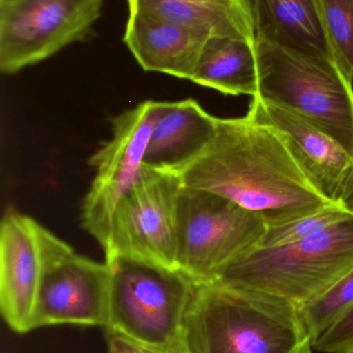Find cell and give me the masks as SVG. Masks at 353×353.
I'll list each match as a JSON object with an SVG mask.
<instances>
[{
  "instance_id": "cell-1",
  "label": "cell",
  "mask_w": 353,
  "mask_h": 353,
  "mask_svg": "<svg viewBox=\"0 0 353 353\" xmlns=\"http://www.w3.org/2000/svg\"><path fill=\"white\" fill-rule=\"evenodd\" d=\"M217 124L211 144L180 174L184 186L226 197L267 228L335 205L313 188L275 130L248 115Z\"/></svg>"
},
{
  "instance_id": "cell-2",
  "label": "cell",
  "mask_w": 353,
  "mask_h": 353,
  "mask_svg": "<svg viewBox=\"0 0 353 353\" xmlns=\"http://www.w3.org/2000/svg\"><path fill=\"white\" fill-rule=\"evenodd\" d=\"M309 341L296 305L219 284L199 282L184 321V353H300Z\"/></svg>"
},
{
  "instance_id": "cell-3",
  "label": "cell",
  "mask_w": 353,
  "mask_h": 353,
  "mask_svg": "<svg viewBox=\"0 0 353 353\" xmlns=\"http://www.w3.org/2000/svg\"><path fill=\"white\" fill-rule=\"evenodd\" d=\"M353 268V216L312 238L256 248L228 263L211 282L253 290L303 306Z\"/></svg>"
},
{
  "instance_id": "cell-4",
  "label": "cell",
  "mask_w": 353,
  "mask_h": 353,
  "mask_svg": "<svg viewBox=\"0 0 353 353\" xmlns=\"http://www.w3.org/2000/svg\"><path fill=\"white\" fill-rule=\"evenodd\" d=\"M105 261L111 270L107 333L184 353V321L199 282L180 270L140 259Z\"/></svg>"
},
{
  "instance_id": "cell-5",
  "label": "cell",
  "mask_w": 353,
  "mask_h": 353,
  "mask_svg": "<svg viewBox=\"0 0 353 353\" xmlns=\"http://www.w3.org/2000/svg\"><path fill=\"white\" fill-rule=\"evenodd\" d=\"M258 93L265 103L300 116L353 157V88L332 60L256 37Z\"/></svg>"
},
{
  "instance_id": "cell-6",
  "label": "cell",
  "mask_w": 353,
  "mask_h": 353,
  "mask_svg": "<svg viewBox=\"0 0 353 353\" xmlns=\"http://www.w3.org/2000/svg\"><path fill=\"white\" fill-rule=\"evenodd\" d=\"M176 268L198 282L258 248L267 225L234 201L182 185L178 209Z\"/></svg>"
},
{
  "instance_id": "cell-7",
  "label": "cell",
  "mask_w": 353,
  "mask_h": 353,
  "mask_svg": "<svg viewBox=\"0 0 353 353\" xmlns=\"http://www.w3.org/2000/svg\"><path fill=\"white\" fill-rule=\"evenodd\" d=\"M41 278L33 330L55 325L107 327L111 270L77 253L37 223Z\"/></svg>"
},
{
  "instance_id": "cell-8",
  "label": "cell",
  "mask_w": 353,
  "mask_h": 353,
  "mask_svg": "<svg viewBox=\"0 0 353 353\" xmlns=\"http://www.w3.org/2000/svg\"><path fill=\"white\" fill-rule=\"evenodd\" d=\"M180 176L143 168L112 214L105 261L126 257L176 268Z\"/></svg>"
},
{
  "instance_id": "cell-9",
  "label": "cell",
  "mask_w": 353,
  "mask_h": 353,
  "mask_svg": "<svg viewBox=\"0 0 353 353\" xmlns=\"http://www.w3.org/2000/svg\"><path fill=\"white\" fill-rule=\"evenodd\" d=\"M105 0L0 1V70L14 74L84 41Z\"/></svg>"
},
{
  "instance_id": "cell-10",
  "label": "cell",
  "mask_w": 353,
  "mask_h": 353,
  "mask_svg": "<svg viewBox=\"0 0 353 353\" xmlns=\"http://www.w3.org/2000/svg\"><path fill=\"white\" fill-rule=\"evenodd\" d=\"M153 101H143L112 120V137L91 157L95 175L82 205V228L103 248L112 214L143 171L153 126Z\"/></svg>"
},
{
  "instance_id": "cell-11",
  "label": "cell",
  "mask_w": 353,
  "mask_h": 353,
  "mask_svg": "<svg viewBox=\"0 0 353 353\" xmlns=\"http://www.w3.org/2000/svg\"><path fill=\"white\" fill-rule=\"evenodd\" d=\"M247 115L275 130L313 188L340 203L353 174V157L331 137L300 116L252 97Z\"/></svg>"
},
{
  "instance_id": "cell-12",
  "label": "cell",
  "mask_w": 353,
  "mask_h": 353,
  "mask_svg": "<svg viewBox=\"0 0 353 353\" xmlns=\"http://www.w3.org/2000/svg\"><path fill=\"white\" fill-rule=\"evenodd\" d=\"M35 219L8 209L0 228V308L18 334L33 330L41 278V253Z\"/></svg>"
},
{
  "instance_id": "cell-13",
  "label": "cell",
  "mask_w": 353,
  "mask_h": 353,
  "mask_svg": "<svg viewBox=\"0 0 353 353\" xmlns=\"http://www.w3.org/2000/svg\"><path fill=\"white\" fill-rule=\"evenodd\" d=\"M217 119L193 99L153 101V126L143 167L180 176L215 138Z\"/></svg>"
},
{
  "instance_id": "cell-14",
  "label": "cell",
  "mask_w": 353,
  "mask_h": 353,
  "mask_svg": "<svg viewBox=\"0 0 353 353\" xmlns=\"http://www.w3.org/2000/svg\"><path fill=\"white\" fill-rule=\"evenodd\" d=\"M209 35L144 12H128L124 41L141 68L191 80Z\"/></svg>"
},
{
  "instance_id": "cell-15",
  "label": "cell",
  "mask_w": 353,
  "mask_h": 353,
  "mask_svg": "<svg viewBox=\"0 0 353 353\" xmlns=\"http://www.w3.org/2000/svg\"><path fill=\"white\" fill-rule=\"evenodd\" d=\"M253 10L256 37L334 61L319 0H253Z\"/></svg>"
},
{
  "instance_id": "cell-16",
  "label": "cell",
  "mask_w": 353,
  "mask_h": 353,
  "mask_svg": "<svg viewBox=\"0 0 353 353\" xmlns=\"http://www.w3.org/2000/svg\"><path fill=\"white\" fill-rule=\"evenodd\" d=\"M190 81L225 95L256 97L258 72L255 43L240 37H211Z\"/></svg>"
},
{
  "instance_id": "cell-17",
  "label": "cell",
  "mask_w": 353,
  "mask_h": 353,
  "mask_svg": "<svg viewBox=\"0 0 353 353\" xmlns=\"http://www.w3.org/2000/svg\"><path fill=\"white\" fill-rule=\"evenodd\" d=\"M128 12H144L201 31L209 37L256 41L255 21L211 0H128Z\"/></svg>"
},
{
  "instance_id": "cell-18",
  "label": "cell",
  "mask_w": 353,
  "mask_h": 353,
  "mask_svg": "<svg viewBox=\"0 0 353 353\" xmlns=\"http://www.w3.org/2000/svg\"><path fill=\"white\" fill-rule=\"evenodd\" d=\"M353 306V268L318 298L298 307L300 319L314 341Z\"/></svg>"
},
{
  "instance_id": "cell-19",
  "label": "cell",
  "mask_w": 353,
  "mask_h": 353,
  "mask_svg": "<svg viewBox=\"0 0 353 353\" xmlns=\"http://www.w3.org/2000/svg\"><path fill=\"white\" fill-rule=\"evenodd\" d=\"M334 61L353 82V0H319Z\"/></svg>"
},
{
  "instance_id": "cell-20",
  "label": "cell",
  "mask_w": 353,
  "mask_h": 353,
  "mask_svg": "<svg viewBox=\"0 0 353 353\" xmlns=\"http://www.w3.org/2000/svg\"><path fill=\"white\" fill-rule=\"evenodd\" d=\"M352 216V214L345 208L340 203H335L294 221L267 228L258 248L284 246L307 240Z\"/></svg>"
},
{
  "instance_id": "cell-21",
  "label": "cell",
  "mask_w": 353,
  "mask_h": 353,
  "mask_svg": "<svg viewBox=\"0 0 353 353\" xmlns=\"http://www.w3.org/2000/svg\"><path fill=\"white\" fill-rule=\"evenodd\" d=\"M353 345V306L312 342L313 350L342 353Z\"/></svg>"
},
{
  "instance_id": "cell-22",
  "label": "cell",
  "mask_w": 353,
  "mask_h": 353,
  "mask_svg": "<svg viewBox=\"0 0 353 353\" xmlns=\"http://www.w3.org/2000/svg\"><path fill=\"white\" fill-rule=\"evenodd\" d=\"M108 350L109 353H166L112 333H108Z\"/></svg>"
},
{
  "instance_id": "cell-23",
  "label": "cell",
  "mask_w": 353,
  "mask_h": 353,
  "mask_svg": "<svg viewBox=\"0 0 353 353\" xmlns=\"http://www.w3.org/2000/svg\"><path fill=\"white\" fill-rule=\"evenodd\" d=\"M211 1L227 6L238 14L255 21L253 0H211Z\"/></svg>"
},
{
  "instance_id": "cell-24",
  "label": "cell",
  "mask_w": 353,
  "mask_h": 353,
  "mask_svg": "<svg viewBox=\"0 0 353 353\" xmlns=\"http://www.w3.org/2000/svg\"><path fill=\"white\" fill-rule=\"evenodd\" d=\"M340 205L345 208L348 212L353 215V174L342 193L341 199H340Z\"/></svg>"
},
{
  "instance_id": "cell-25",
  "label": "cell",
  "mask_w": 353,
  "mask_h": 353,
  "mask_svg": "<svg viewBox=\"0 0 353 353\" xmlns=\"http://www.w3.org/2000/svg\"><path fill=\"white\" fill-rule=\"evenodd\" d=\"M313 347H312V342L309 341L306 345L303 348L302 352L300 353H312Z\"/></svg>"
},
{
  "instance_id": "cell-26",
  "label": "cell",
  "mask_w": 353,
  "mask_h": 353,
  "mask_svg": "<svg viewBox=\"0 0 353 353\" xmlns=\"http://www.w3.org/2000/svg\"><path fill=\"white\" fill-rule=\"evenodd\" d=\"M342 353H353V345L352 347L347 348V350H345V352H343Z\"/></svg>"
},
{
  "instance_id": "cell-27",
  "label": "cell",
  "mask_w": 353,
  "mask_h": 353,
  "mask_svg": "<svg viewBox=\"0 0 353 353\" xmlns=\"http://www.w3.org/2000/svg\"><path fill=\"white\" fill-rule=\"evenodd\" d=\"M0 1H3V0H0Z\"/></svg>"
}]
</instances>
